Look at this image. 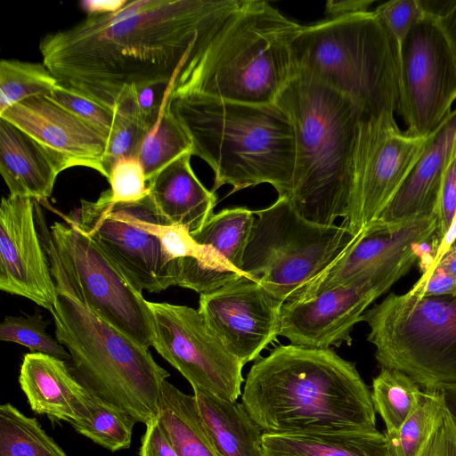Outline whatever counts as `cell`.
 Segmentation results:
<instances>
[{"label":"cell","instance_id":"16","mask_svg":"<svg viewBox=\"0 0 456 456\" xmlns=\"http://www.w3.org/2000/svg\"><path fill=\"white\" fill-rule=\"evenodd\" d=\"M282 305L258 282L243 275L200 294L198 310L228 352L244 365L258 359L276 340Z\"/></svg>","mask_w":456,"mask_h":456},{"label":"cell","instance_id":"37","mask_svg":"<svg viewBox=\"0 0 456 456\" xmlns=\"http://www.w3.org/2000/svg\"><path fill=\"white\" fill-rule=\"evenodd\" d=\"M49 96L109 136L115 117L114 109L61 83L53 89Z\"/></svg>","mask_w":456,"mask_h":456},{"label":"cell","instance_id":"20","mask_svg":"<svg viewBox=\"0 0 456 456\" xmlns=\"http://www.w3.org/2000/svg\"><path fill=\"white\" fill-rule=\"evenodd\" d=\"M456 154V108L433 135L395 198L376 221L386 225L437 216L448 168Z\"/></svg>","mask_w":456,"mask_h":456},{"label":"cell","instance_id":"43","mask_svg":"<svg viewBox=\"0 0 456 456\" xmlns=\"http://www.w3.org/2000/svg\"><path fill=\"white\" fill-rule=\"evenodd\" d=\"M373 0H330L326 3V20L337 19L370 11Z\"/></svg>","mask_w":456,"mask_h":456},{"label":"cell","instance_id":"17","mask_svg":"<svg viewBox=\"0 0 456 456\" xmlns=\"http://www.w3.org/2000/svg\"><path fill=\"white\" fill-rule=\"evenodd\" d=\"M0 289L51 312L56 284L42 244L30 198L3 197L0 207Z\"/></svg>","mask_w":456,"mask_h":456},{"label":"cell","instance_id":"12","mask_svg":"<svg viewBox=\"0 0 456 456\" xmlns=\"http://www.w3.org/2000/svg\"><path fill=\"white\" fill-rule=\"evenodd\" d=\"M432 135H413L401 130L391 112H361L353 154L350 208L342 224L358 234L378 220L421 158Z\"/></svg>","mask_w":456,"mask_h":456},{"label":"cell","instance_id":"23","mask_svg":"<svg viewBox=\"0 0 456 456\" xmlns=\"http://www.w3.org/2000/svg\"><path fill=\"white\" fill-rule=\"evenodd\" d=\"M191 152L161 170L150 183V195L159 211L171 224L199 231L214 215L216 196L196 176Z\"/></svg>","mask_w":456,"mask_h":456},{"label":"cell","instance_id":"30","mask_svg":"<svg viewBox=\"0 0 456 456\" xmlns=\"http://www.w3.org/2000/svg\"><path fill=\"white\" fill-rule=\"evenodd\" d=\"M447 411L439 389H422L414 411L394 436H387L394 456H418L444 420Z\"/></svg>","mask_w":456,"mask_h":456},{"label":"cell","instance_id":"25","mask_svg":"<svg viewBox=\"0 0 456 456\" xmlns=\"http://www.w3.org/2000/svg\"><path fill=\"white\" fill-rule=\"evenodd\" d=\"M193 392L217 456H265L264 431L242 403L224 400L201 390Z\"/></svg>","mask_w":456,"mask_h":456},{"label":"cell","instance_id":"7","mask_svg":"<svg viewBox=\"0 0 456 456\" xmlns=\"http://www.w3.org/2000/svg\"><path fill=\"white\" fill-rule=\"evenodd\" d=\"M295 72L328 86L364 113L398 115L395 51L373 11L301 26L292 44Z\"/></svg>","mask_w":456,"mask_h":456},{"label":"cell","instance_id":"13","mask_svg":"<svg viewBox=\"0 0 456 456\" xmlns=\"http://www.w3.org/2000/svg\"><path fill=\"white\" fill-rule=\"evenodd\" d=\"M436 229L437 216L399 225L374 221L327 271L289 301L305 299L354 280L370 284L382 296L409 273L428 247L434 249Z\"/></svg>","mask_w":456,"mask_h":456},{"label":"cell","instance_id":"1","mask_svg":"<svg viewBox=\"0 0 456 456\" xmlns=\"http://www.w3.org/2000/svg\"><path fill=\"white\" fill-rule=\"evenodd\" d=\"M244 2L128 1L46 34L39 51L61 84L113 109L126 87L176 83Z\"/></svg>","mask_w":456,"mask_h":456},{"label":"cell","instance_id":"14","mask_svg":"<svg viewBox=\"0 0 456 456\" xmlns=\"http://www.w3.org/2000/svg\"><path fill=\"white\" fill-rule=\"evenodd\" d=\"M456 57L436 17L425 11L403 50L398 115L407 133L428 136L452 111Z\"/></svg>","mask_w":456,"mask_h":456},{"label":"cell","instance_id":"21","mask_svg":"<svg viewBox=\"0 0 456 456\" xmlns=\"http://www.w3.org/2000/svg\"><path fill=\"white\" fill-rule=\"evenodd\" d=\"M19 383L33 411L70 423L89 414L92 395L57 357L28 353L20 365Z\"/></svg>","mask_w":456,"mask_h":456},{"label":"cell","instance_id":"15","mask_svg":"<svg viewBox=\"0 0 456 456\" xmlns=\"http://www.w3.org/2000/svg\"><path fill=\"white\" fill-rule=\"evenodd\" d=\"M154 322L152 346L191 384L227 401L240 395L243 364L224 346L199 310L149 302Z\"/></svg>","mask_w":456,"mask_h":456},{"label":"cell","instance_id":"9","mask_svg":"<svg viewBox=\"0 0 456 456\" xmlns=\"http://www.w3.org/2000/svg\"><path fill=\"white\" fill-rule=\"evenodd\" d=\"M254 214L242 272L283 303L327 271L359 234L343 224L305 219L288 198Z\"/></svg>","mask_w":456,"mask_h":456},{"label":"cell","instance_id":"24","mask_svg":"<svg viewBox=\"0 0 456 456\" xmlns=\"http://www.w3.org/2000/svg\"><path fill=\"white\" fill-rule=\"evenodd\" d=\"M265 456H394L386 433L378 429L263 434Z\"/></svg>","mask_w":456,"mask_h":456},{"label":"cell","instance_id":"27","mask_svg":"<svg viewBox=\"0 0 456 456\" xmlns=\"http://www.w3.org/2000/svg\"><path fill=\"white\" fill-rule=\"evenodd\" d=\"M192 154V142L171 108V97L142 141L137 159L148 183L165 167L185 153Z\"/></svg>","mask_w":456,"mask_h":456},{"label":"cell","instance_id":"31","mask_svg":"<svg viewBox=\"0 0 456 456\" xmlns=\"http://www.w3.org/2000/svg\"><path fill=\"white\" fill-rule=\"evenodd\" d=\"M113 109L114 121L103 155L107 179L118 159L137 158L141 144L152 127L136 111L128 87L121 92Z\"/></svg>","mask_w":456,"mask_h":456},{"label":"cell","instance_id":"33","mask_svg":"<svg viewBox=\"0 0 456 456\" xmlns=\"http://www.w3.org/2000/svg\"><path fill=\"white\" fill-rule=\"evenodd\" d=\"M136 422L128 413L92 395L88 416L72 426L79 434L114 452L130 447Z\"/></svg>","mask_w":456,"mask_h":456},{"label":"cell","instance_id":"3","mask_svg":"<svg viewBox=\"0 0 456 456\" xmlns=\"http://www.w3.org/2000/svg\"><path fill=\"white\" fill-rule=\"evenodd\" d=\"M171 108L192 142V155L215 174L212 191L231 193L270 183L278 198L293 189L295 138L286 112L276 103L251 104L193 92L172 93Z\"/></svg>","mask_w":456,"mask_h":456},{"label":"cell","instance_id":"41","mask_svg":"<svg viewBox=\"0 0 456 456\" xmlns=\"http://www.w3.org/2000/svg\"><path fill=\"white\" fill-rule=\"evenodd\" d=\"M139 453L140 456H179L157 416L146 424Z\"/></svg>","mask_w":456,"mask_h":456},{"label":"cell","instance_id":"11","mask_svg":"<svg viewBox=\"0 0 456 456\" xmlns=\"http://www.w3.org/2000/svg\"><path fill=\"white\" fill-rule=\"evenodd\" d=\"M69 216L141 290L156 293L177 286L179 259L170 260L152 232L156 224L169 222L150 194L135 202L114 203L107 190L94 201L82 200Z\"/></svg>","mask_w":456,"mask_h":456},{"label":"cell","instance_id":"35","mask_svg":"<svg viewBox=\"0 0 456 456\" xmlns=\"http://www.w3.org/2000/svg\"><path fill=\"white\" fill-rule=\"evenodd\" d=\"M392 43L400 75L404 42L414 24L423 16L422 0H391L373 10Z\"/></svg>","mask_w":456,"mask_h":456},{"label":"cell","instance_id":"44","mask_svg":"<svg viewBox=\"0 0 456 456\" xmlns=\"http://www.w3.org/2000/svg\"><path fill=\"white\" fill-rule=\"evenodd\" d=\"M128 0H83L79 7L86 15L112 13L123 8Z\"/></svg>","mask_w":456,"mask_h":456},{"label":"cell","instance_id":"45","mask_svg":"<svg viewBox=\"0 0 456 456\" xmlns=\"http://www.w3.org/2000/svg\"><path fill=\"white\" fill-rule=\"evenodd\" d=\"M456 239V212L451 226L447 231L446 234L441 240V241L436 246L430 264L427 266V268L423 271L422 274H427L430 273L436 266L438 265L443 256L446 254L451 245Z\"/></svg>","mask_w":456,"mask_h":456},{"label":"cell","instance_id":"46","mask_svg":"<svg viewBox=\"0 0 456 456\" xmlns=\"http://www.w3.org/2000/svg\"><path fill=\"white\" fill-rule=\"evenodd\" d=\"M438 389L443 394L448 412L456 423V384L444 385Z\"/></svg>","mask_w":456,"mask_h":456},{"label":"cell","instance_id":"32","mask_svg":"<svg viewBox=\"0 0 456 456\" xmlns=\"http://www.w3.org/2000/svg\"><path fill=\"white\" fill-rule=\"evenodd\" d=\"M59 80L42 62L0 61V113L29 97L49 95Z\"/></svg>","mask_w":456,"mask_h":456},{"label":"cell","instance_id":"4","mask_svg":"<svg viewBox=\"0 0 456 456\" xmlns=\"http://www.w3.org/2000/svg\"><path fill=\"white\" fill-rule=\"evenodd\" d=\"M40 239L57 289L50 312L55 338L70 355L71 373L91 395L146 425L157 416L162 385L169 373L148 347L87 309L69 282L47 229L40 232Z\"/></svg>","mask_w":456,"mask_h":456},{"label":"cell","instance_id":"29","mask_svg":"<svg viewBox=\"0 0 456 456\" xmlns=\"http://www.w3.org/2000/svg\"><path fill=\"white\" fill-rule=\"evenodd\" d=\"M0 456H68L35 418L7 403L0 406Z\"/></svg>","mask_w":456,"mask_h":456},{"label":"cell","instance_id":"18","mask_svg":"<svg viewBox=\"0 0 456 456\" xmlns=\"http://www.w3.org/2000/svg\"><path fill=\"white\" fill-rule=\"evenodd\" d=\"M380 295L361 280L348 281L311 297L284 302L279 336L293 346L330 348L352 344L351 331Z\"/></svg>","mask_w":456,"mask_h":456},{"label":"cell","instance_id":"39","mask_svg":"<svg viewBox=\"0 0 456 456\" xmlns=\"http://www.w3.org/2000/svg\"><path fill=\"white\" fill-rule=\"evenodd\" d=\"M411 289L423 297H456V278L437 265L430 273L421 274Z\"/></svg>","mask_w":456,"mask_h":456},{"label":"cell","instance_id":"19","mask_svg":"<svg viewBox=\"0 0 456 456\" xmlns=\"http://www.w3.org/2000/svg\"><path fill=\"white\" fill-rule=\"evenodd\" d=\"M61 159L66 167H85L107 178L103 155L108 135L49 95L17 102L0 113Z\"/></svg>","mask_w":456,"mask_h":456},{"label":"cell","instance_id":"38","mask_svg":"<svg viewBox=\"0 0 456 456\" xmlns=\"http://www.w3.org/2000/svg\"><path fill=\"white\" fill-rule=\"evenodd\" d=\"M175 82H156L129 86L138 114L151 126L157 122L160 112L171 97Z\"/></svg>","mask_w":456,"mask_h":456},{"label":"cell","instance_id":"34","mask_svg":"<svg viewBox=\"0 0 456 456\" xmlns=\"http://www.w3.org/2000/svg\"><path fill=\"white\" fill-rule=\"evenodd\" d=\"M47 322L38 314L6 316L0 324V339L14 342L30 349L31 353L49 354L63 361L70 360L64 346L46 331Z\"/></svg>","mask_w":456,"mask_h":456},{"label":"cell","instance_id":"10","mask_svg":"<svg viewBox=\"0 0 456 456\" xmlns=\"http://www.w3.org/2000/svg\"><path fill=\"white\" fill-rule=\"evenodd\" d=\"M50 239L56 256L87 309L142 346H152L151 310L139 288L70 216L54 222Z\"/></svg>","mask_w":456,"mask_h":456},{"label":"cell","instance_id":"26","mask_svg":"<svg viewBox=\"0 0 456 456\" xmlns=\"http://www.w3.org/2000/svg\"><path fill=\"white\" fill-rule=\"evenodd\" d=\"M157 418L179 456H217L194 395L164 381Z\"/></svg>","mask_w":456,"mask_h":456},{"label":"cell","instance_id":"5","mask_svg":"<svg viewBox=\"0 0 456 456\" xmlns=\"http://www.w3.org/2000/svg\"><path fill=\"white\" fill-rule=\"evenodd\" d=\"M275 103L290 119L295 168L289 200L305 219L323 225L347 217L356 126L362 110L349 98L295 72Z\"/></svg>","mask_w":456,"mask_h":456},{"label":"cell","instance_id":"48","mask_svg":"<svg viewBox=\"0 0 456 456\" xmlns=\"http://www.w3.org/2000/svg\"><path fill=\"white\" fill-rule=\"evenodd\" d=\"M448 171L453 175L454 179L456 180V154L449 167Z\"/></svg>","mask_w":456,"mask_h":456},{"label":"cell","instance_id":"47","mask_svg":"<svg viewBox=\"0 0 456 456\" xmlns=\"http://www.w3.org/2000/svg\"><path fill=\"white\" fill-rule=\"evenodd\" d=\"M437 265L442 266L456 278V239Z\"/></svg>","mask_w":456,"mask_h":456},{"label":"cell","instance_id":"2","mask_svg":"<svg viewBox=\"0 0 456 456\" xmlns=\"http://www.w3.org/2000/svg\"><path fill=\"white\" fill-rule=\"evenodd\" d=\"M241 403L267 433L377 429L370 388L332 348L275 347L251 366Z\"/></svg>","mask_w":456,"mask_h":456},{"label":"cell","instance_id":"42","mask_svg":"<svg viewBox=\"0 0 456 456\" xmlns=\"http://www.w3.org/2000/svg\"><path fill=\"white\" fill-rule=\"evenodd\" d=\"M424 10L435 15L456 57V0H422Z\"/></svg>","mask_w":456,"mask_h":456},{"label":"cell","instance_id":"6","mask_svg":"<svg viewBox=\"0 0 456 456\" xmlns=\"http://www.w3.org/2000/svg\"><path fill=\"white\" fill-rule=\"evenodd\" d=\"M300 28L267 2L245 0L172 93L273 104L295 74L292 44Z\"/></svg>","mask_w":456,"mask_h":456},{"label":"cell","instance_id":"28","mask_svg":"<svg viewBox=\"0 0 456 456\" xmlns=\"http://www.w3.org/2000/svg\"><path fill=\"white\" fill-rule=\"evenodd\" d=\"M420 386L405 373L381 368L372 380L371 399L375 411L386 426V435H395L417 407Z\"/></svg>","mask_w":456,"mask_h":456},{"label":"cell","instance_id":"8","mask_svg":"<svg viewBox=\"0 0 456 456\" xmlns=\"http://www.w3.org/2000/svg\"><path fill=\"white\" fill-rule=\"evenodd\" d=\"M362 321L380 369L400 370L422 389L456 384V297L391 292Z\"/></svg>","mask_w":456,"mask_h":456},{"label":"cell","instance_id":"36","mask_svg":"<svg viewBox=\"0 0 456 456\" xmlns=\"http://www.w3.org/2000/svg\"><path fill=\"white\" fill-rule=\"evenodd\" d=\"M108 181L114 203H131L150 194L144 168L137 158L118 159L110 169Z\"/></svg>","mask_w":456,"mask_h":456},{"label":"cell","instance_id":"22","mask_svg":"<svg viewBox=\"0 0 456 456\" xmlns=\"http://www.w3.org/2000/svg\"><path fill=\"white\" fill-rule=\"evenodd\" d=\"M64 162L31 136L0 118V173L9 195L44 200Z\"/></svg>","mask_w":456,"mask_h":456},{"label":"cell","instance_id":"40","mask_svg":"<svg viewBox=\"0 0 456 456\" xmlns=\"http://www.w3.org/2000/svg\"><path fill=\"white\" fill-rule=\"evenodd\" d=\"M418 456H456V423L448 412Z\"/></svg>","mask_w":456,"mask_h":456}]
</instances>
